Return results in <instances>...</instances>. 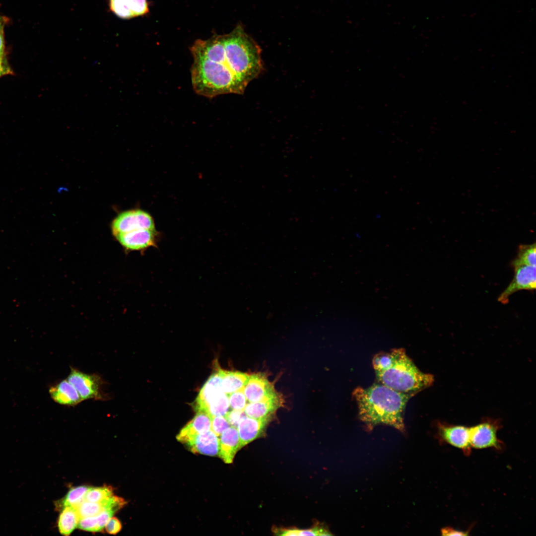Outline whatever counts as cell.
Instances as JSON below:
<instances>
[{
  "mask_svg": "<svg viewBox=\"0 0 536 536\" xmlns=\"http://www.w3.org/2000/svg\"><path fill=\"white\" fill-rule=\"evenodd\" d=\"M190 51L193 88L207 98L243 94L263 68L260 46L241 24L228 34L197 40Z\"/></svg>",
  "mask_w": 536,
  "mask_h": 536,
  "instance_id": "obj_1",
  "label": "cell"
},
{
  "mask_svg": "<svg viewBox=\"0 0 536 536\" xmlns=\"http://www.w3.org/2000/svg\"><path fill=\"white\" fill-rule=\"evenodd\" d=\"M358 416L369 429L385 424L404 433L403 414L408 401L414 395L394 390L379 383L353 391Z\"/></svg>",
  "mask_w": 536,
  "mask_h": 536,
  "instance_id": "obj_2",
  "label": "cell"
},
{
  "mask_svg": "<svg viewBox=\"0 0 536 536\" xmlns=\"http://www.w3.org/2000/svg\"><path fill=\"white\" fill-rule=\"evenodd\" d=\"M373 366L378 383L402 393L414 395L434 382L433 375L421 371L402 348L376 354Z\"/></svg>",
  "mask_w": 536,
  "mask_h": 536,
  "instance_id": "obj_3",
  "label": "cell"
},
{
  "mask_svg": "<svg viewBox=\"0 0 536 536\" xmlns=\"http://www.w3.org/2000/svg\"><path fill=\"white\" fill-rule=\"evenodd\" d=\"M194 405L196 411H204L212 417L224 416L229 411L228 396L222 390L218 366L201 388Z\"/></svg>",
  "mask_w": 536,
  "mask_h": 536,
  "instance_id": "obj_4",
  "label": "cell"
},
{
  "mask_svg": "<svg viewBox=\"0 0 536 536\" xmlns=\"http://www.w3.org/2000/svg\"><path fill=\"white\" fill-rule=\"evenodd\" d=\"M67 379L76 389L82 401L90 399L105 401L109 398L103 391L104 382L99 375L85 373L70 367Z\"/></svg>",
  "mask_w": 536,
  "mask_h": 536,
  "instance_id": "obj_5",
  "label": "cell"
},
{
  "mask_svg": "<svg viewBox=\"0 0 536 536\" xmlns=\"http://www.w3.org/2000/svg\"><path fill=\"white\" fill-rule=\"evenodd\" d=\"M501 426L499 420L485 418L479 424L469 427V439L471 448H491L497 451L504 449V443L497 436Z\"/></svg>",
  "mask_w": 536,
  "mask_h": 536,
  "instance_id": "obj_6",
  "label": "cell"
},
{
  "mask_svg": "<svg viewBox=\"0 0 536 536\" xmlns=\"http://www.w3.org/2000/svg\"><path fill=\"white\" fill-rule=\"evenodd\" d=\"M112 233L117 234L139 229L155 230L154 220L147 212L140 209L122 211L113 220Z\"/></svg>",
  "mask_w": 536,
  "mask_h": 536,
  "instance_id": "obj_7",
  "label": "cell"
},
{
  "mask_svg": "<svg viewBox=\"0 0 536 536\" xmlns=\"http://www.w3.org/2000/svg\"><path fill=\"white\" fill-rule=\"evenodd\" d=\"M437 438L441 443L449 444L461 449L466 456L471 453L469 427L437 422Z\"/></svg>",
  "mask_w": 536,
  "mask_h": 536,
  "instance_id": "obj_8",
  "label": "cell"
},
{
  "mask_svg": "<svg viewBox=\"0 0 536 536\" xmlns=\"http://www.w3.org/2000/svg\"><path fill=\"white\" fill-rule=\"evenodd\" d=\"M513 268L514 275L512 281L498 298L503 304L507 303L510 296L518 291L536 289V266L522 265Z\"/></svg>",
  "mask_w": 536,
  "mask_h": 536,
  "instance_id": "obj_9",
  "label": "cell"
},
{
  "mask_svg": "<svg viewBox=\"0 0 536 536\" xmlns=\"http://www.w3.org/2000/svg\"><path fill=\"white\" fill-rule=\"evenodd\" d=\"M157 235L156 229H139L120 233L114 237L126 251H143L157 246Z\"/></svg>",
  "mask_w": 536,
  "mask_h": 536,
  "instance_id": "obj_10",
  "label": "cell"
},
{
  "mask_svg": "<svg viewBox=\"0 0 536 536\" xmlns=\"http://www.w3.org/2000/svg\"><path fill=\"white\" fill-rule=\"evenodd\" d=\"M272 417V415H269L255 418L246 415L242 418L237 427L241 448L262 437Z\"/></svg>",
  "mask_w": 536,
  "mask_h": 536,
  "instance_id": "obj_11",
  "label": "cell"
},
{
  "mask_svg": "<svg viewBox=\"0 0 536 536\" xmlns=\"http://www.w3.org/2000/svg\"><path fill=\"white\" fill-rule=\"evenodd\" d=\"M248 402H256L276 392L273 385L263 373H254L249 378L243 388Z\"/></svg>",
  "mask_w": 536,
  "mask_h": 536,
  "instance_id": "obj_12",
  "label": "cell"
},
{
  "mask_svg": "<svg viewBox=\"0 0 536 536\" xmlns=\"http://www.w3.org/2000/svg\"><path fill=\"white\" fill-rule=\"evenodd\" d=\"M111 11L122 19H130L149 12L147 0H108Z\"/></svg>",
  "mask_w": 536,
  "mask_h": 536,
  "instance_id": "obj_13",
  "label": "cell"
},
{
  "mask_svg": "<svg viewBox=\"0 0 536 536\" xmlns=\"http://www.w3.org/2000/svg\"><path fill=\"white\" fill-rule=\"evenodd\" d=\"M212 416L208 413L196 411L194 418L180 431L177 439L188 445L198 435L211 430Z\"/></svg>",
  "mask_w": 536,
  "mask_h": 536,
  "instance_id": "obj_14",
  "label": "cell"
},
{
  "mask_svg": "<svg viewBox=\"0 0 536 536\" xmlns=\"http://www.w3.org/2000/svg\"><path fill=\"white\" fill-rule=\"evenodd\" d=\"M281 396L276 392L259 401L247 403L244 411L249 417L260 418L272 415L282 404Z\"/></svg>",
  "mask_w": 536,
  "mask_h": 536,
  "instance_id": "obj_15",
  "label": "cell"
},
{
  "mask_svg": "<svg viewBox=\"0 0 536 536\" xmlns=\"http://www.w3.org/2000/svg\"><path fill=\"white\" fill-rule=\"evenodd\" d=\"M219 457L226 464L233 462L236 453L241 448L237 429L230 426L219 436Z\"/></svg>",
  "mask_w": 536,
  "mask_h": 536,
  "instance_id": "obj_16",
  "label": "cell"
},
{
  "mask_svg": "<svg viewBox=\"0 0 536 536\" xmlns=\"http://www.w3.org/2000/svg\"><path fill=\"white\" fill-rule=\"evenodd\" d=\"M52 399L57 403L66 406H75L82 401L74 387L66 379L49 389Z\"/></svg>",
  "mask_w": 536,
  "mask_h": 536,
  "instance_id": "obj_17",
  "label": "cell"
},
{
  "mask_svg": "<svg viewBox=\"0 0 536 536\" xmlns=\"http://www.w3.org/2000/svg\"><path fill=\"white\" fill-rule=\"evenodd\" d=\"M219 437L211 430L197 435L187 446L193 453L216 456L219 452Z\"/></svg>",
  "mask_w": 536,
  "mask_h": 536,
  "instance_id": "obj_18",
  "label": "cell"
},
{
  "mask_svg": "<svg viewBox=\"0 0 536 536\" xmlns=\"http://www.w3.org/2000/svg\"><path fill=\"white\" fill-rule=\"evenodd\" d=\"M221 377L223 391L227 395L242 390L246 384L250 375L239 371H227L218 366Z\"/></svg>",
  "mask_w": 536,
  "mask_h": 536,
  "instance_id": "obj_19",
  "label": "cell"
},
{
  "mask_svg": "<svg viewBox=\"0 0 536 536\" xmlns=\"http://www.w3.org/2000/svg\"><path fill=\"white\" fill-rule=\"evenodd\" d=\"M58 521L59 531L64 536H69L77 526L79 519L76 509L66 507L62 509Z\"/></svg>",
  "mask_w": 536,
  "mask_h": 536,
  "instance_id": "obj_20",
  "label": "cell"
},
{
  "mask_svg": "<svg viewBox=\"0 0 536 536\" xmlns=\"http://www.w3.org/2000/svg\"><path fill=\"white\" fill-rule=\"evenodd\" d=\"M88 488L89 487L85 485L71 488L64 498L56 502V508L62 510L66 507H76L84 500L85 494Z\"/></svg>",
  "mask_w": 536,
  "mask_h": 536,
  "instance_id": "obj_21",
  "label": "cell"
},
{
  "mask_svg": "<svg viewBox=\"0 0 536 536\" xmlns=\"http://www.w3.org/2000/svg\"><path fill=\"white\" fill-rule=\"evenodd\" d=\"M111 497L112 496L99 502L83 501L75 507L79 518L94 516L103 510L110 508L111 505Z\"/></svg>",
  "mask_w": 536,
  "mask_h": 536,
  "instance_id": "obj_22",
  "label": "cell"
},
{
  "mask_svg": "<svg viewBox=\"0 0 536 536\" xmlns=\"http://www.w3.org/2000/svg\"><path fill=\"white\" fill-rule=\"evenodd\" d=\"M536 248L535 243L529 245H521L518 250L517 256L512 262L514 268L519 266H536Z\"/></svg>",
  "mask_w": 536,
  "mask_h": 536,
  "instance_id": "obj_23",
  "label": "cell"
},
{
  "mask_svg": "<svg viewBox=\"0 0 536 536\" xmlns=\"http://www.w3.org/2000/svg\"><path fill=\"white\" fill-rule=\"evenodd\" d=\"M113 495V489L110 486L89 487L85 494L84 500L99 502Z\"/></svg>",
  "mask_w": 536,
  "mask_h": 536,
  "instance_id": "obj_24",
  "label": "cell"
},
{
  "mask_svg": "<svg viewBox=\"0 0 536 536\" xmlns=\"http://www.w3.org/2000/svg\"><path fill=\"white\" fill-rule=\"evenodd\" d=\"M229 407L231 409L244 410L247 403V400L244 393L243 389L228 395Z\"/></svg>",
  "mask_w": 536,
  "mask_h": 536,
  "instance_id": "obj_25",
  "label": "cell"
},
{
  "mask_svg": "<svg viewBox=\"0 0 536 536\" xmlns=\"http://www.w3.org/2000/svg\"><path fill=\"white\" fill-rule=\"evenodd\" d=\"M77 527L82 530L88 532H99L96 516L80 518Z\"/></svg>",
  "mask_w": 536,
  "mask_h": 536,
  "instance_id": "obj_26",
  "label": "cell"
},
{
  "mask_svg": "<svg viewBox=\"0 0 536 536\" xmlns=\"http://www.w3.org/2000/svg\"><path fill=\"white\" fill-rule=\"evenodd\" d=\"M230 426V425L224 416L212 417L211 430L218 437Z\"/></svg>",
  "mask_w": 536,
  "mask_h": 536,
  "instance_id": "obj_27",
  "label": "cell"
},
{
  "mask_svg": "<svg viewBox=\"0 0 536 536\" xmlns=\"http://www.w3.org/2000/svg\"><path fill=\"white\" fill-rule=\"evenodd\" d=\"M116 512L113 509H106L96 515L99 532H102L105 529L107 523Z\"/></svg>",
  "mask_w": 536,
  "mask_h": 536,
  "instance_id": "obj_28",
  "label": "cell"
},
{
  "mask_svg": "<svg viewBox=\"0 0 536 536\" xmlns=\"http://www.w3.org/2000/svg\"><path fill=\"white\" fill-rule=\"evenodd\" d=\"M245 416L246 415L244 410L232 409L231 411H228L224 416L230 426L237 428L239 421Z\"/></svg>",
  "mask_w": 536,
  "mask_h": 536,
  "instance_id": "obj_29",
  "label": "cell"
},
{
  "mask_svg": "<svg viewBox=\"0 0 536 536\" xmlns=\"http://www.w3.org/2000/svg\"><path fill=\"white\" fill-rule=\"evenodd\" d=\"M332 535L329 532L321 527H315L306 530H298V536H329Z\"/></svg>",
  "mask_w": 536,
  "mask_h": 536,
  "instance_id": "obj_30",
  "label": "cell"
},
{
  "mask_svg": "<svg viewBox=\"0 0 536 536\" xmlns=\"http://www.w3.org/2000/svg\"><path fill=\"white\" fill-rule=\"evenodd\" d=\"M105 529L110 534H116L122 529L120 521L116 517H111L107 523Z\"/></svg>",
  "mask_w": 536,
  "mask_h": 536,
  "instance_id": "obj_31",
  "label": "cell"
},
{
  "mask_svg": "<svg viewBox=\"0 0 536 536\" xmlns=\"http://www.w3.org/2000/svg\"><path fill=\"white\" fill-rule=\"evenodd\" d=\"M12 71L9 66L4 55H0V77L8 74H11Z\"/></svg>",
  "mask_w": 536,
  "mask_h": 536,
  "instance_id": "obj_32",
  "label": "cell"
},
{
  "mask_svg": "<svg viewBox=\"0 0 536 536\" xmlns=\"http://www.w3.org/2000/svg\"><path fill=\"white\" fill-rule=\"evenodd\" d=\"M4 19L0 15V55H4Z\"/></svg>",
  "mask_w": 536,
  "mask_h": 536,
  "instance_id": "obj_33",
  "label": "cell"
},
{
  "mask_svg": "<svg viewBox=\"0 0 536 536\" xmlns=\"http://www.w3.org/2000/svg\"><path fill=\"white\" fill-rule=\"evenodd\" d=\"M441 535L444 536H465L468 535V532L458 531L449 527L441 529Z\"/></svg>",
  "mask_w": 536,
  "mask_h": 536,
  "instance_id": "obj_34",
  "label": "cell"
},
{
  "mask_svg": "<svg viewBox=\"0 0 536 536\" xmlns=\"http://www.w3.org/2000/svg\"><path fill=\"white\" fill-rule=\"evenodd\" d=\"M298 530L297 529H280L275 532L277 535L285 536H298Z\"/></svg>",
  "mask_w": 536,
  "mask_h": 536,
  "instance_id": "obj_35",
  "label": "cell"
}]
</instances>
